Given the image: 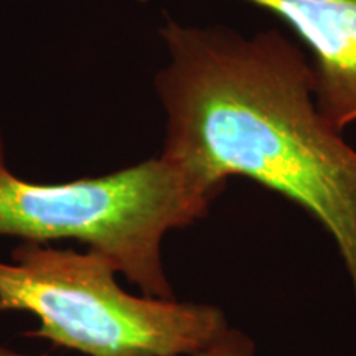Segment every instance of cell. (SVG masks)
Masks as SVG:
<instances>
[{"mask_svg":"<svg viewBox=\"0 0 356 356\" xmlns=\"http://www.w3.org/2000/svg\"><path fill=\"white\" fill-rule=\"evenodd\" d=\"M296 30L315 56L317 102L337 131L356 121V0H243Z\"/></svg>","mask_w":356,"mask_h":356,"instance_id":"4","label":"cell"},{"mask_svg":"<svg viewBox=\"0 0 356 356\" xmlns=\"http://www.w3.org/2000/svg\"><path fill=\"white\" fill-rule=\"evenodd\" d=\"M215 198L162 155L101 177L24 180L7 167L0 132V238L81 243L108 256L144 296L175 299L163 239L207 216Z\"/></svg>","mask_w":356,"mask_h":356,"instance_id":"2","label":"cell"},{"mask_svg":"<svg viewBox=\"0 0 356 356\" xmlns=\"http://www.w3.org/2000/svg\"><path fill=\"white\" fill-rule=\"evenodd\" d=\"M254 343L243 332L226 328L216 340L190 356H252Z\"/></svg>","mask_w":356,"mask_h":356,"instance_id":"5","label":"cell"},{"mask_svg":"<svg viewBox=\"0 0 356 356\" xmlns=\"http://www.w3.org/2000/svg\"><path fill=\"white\" fill-rule=\"evenodd\" d=\"M118 274L96 249L20 241L0 261V312L33 315L26 335L86 356H190L229 328L215 305L134 296Z\"/></svg>","mask_w":356,"mask_h":356,"instance_id":"3","label":"cell"},{"mask_svg":"<svg viewBox=\"0 0 356 356\" xmlns=\"http://www.w3.org/2000/svg\"><path fill=\"white\" fill-rule=\"evenodd\" d=\"M160 35V155L215 197L241 175L300 204L335 239L356 296V150L320 111L304 53L274 30L246 38L167 20Z\"/></svg>","mask_w":356,"mask_h":356,"instance_id":"1","label":"cell"},{"mask_svg":"<svg viewBox=\"0 0 356 356\" xmlns=\"http://www.w3.org/2000/svg\"><path fill=\"white\" fill-rule=\"evenodd\" d=\"M0 356H47V355H26V353H20V351L10 350L7 346L0 345Z\"/></svg>","mask_w":356,"mask_h":356,"instance_id":"6","label":"cell"}]
</instances>
